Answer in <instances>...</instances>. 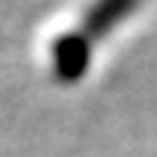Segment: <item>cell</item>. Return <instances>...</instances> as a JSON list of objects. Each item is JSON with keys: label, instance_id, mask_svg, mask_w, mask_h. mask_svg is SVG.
I'll list each match as a JSON object with an SVG mask.
<instances>
[{"label": "cell", "instance_id": "obj_2", "mask_svg": "<svg viewBox=\"0 0 157 157\" xmlns=\"http://www.w3.org/2000/svg\"><path fill=\"white\" fill-rule=\"evenodd\" d=\"M137 3H140V0H96V3L90 6L87 17H84V32L82 35L90 41V38H99V35L111 32Z\"/></svg>", "mask_w": 157, "mask_h": 157}, {"label": "cell", "instance_id": "obj_1", "mask_svg": "<svg viewBox=\"0 0 157 157\" xmlns=\"http://www.w3.org/2000/svg\"><path fill=\"white\" fill-rule=\"evenodd\" d=\"M87 61H90V41L82 32L64 35L52 44V70H56V78H61L64 84H73L87 73Z\"/></svg>", "mask_w": 157, "mask_h": 157}]
</instances>
